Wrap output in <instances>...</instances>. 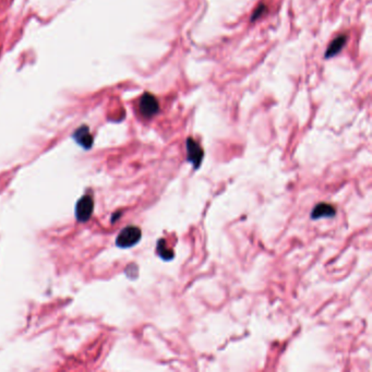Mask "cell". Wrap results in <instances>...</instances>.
Returning <instances> with one entry per match:
<instances>
[{"label": "cell", "mask_w": 372, "mask_h": 372, "mask_svg": "<svg viewBox=\"0 0 372 372\" xmlns=\"http://www.w3.org/2000/svg\"><path fill=\"white\" fill-rule=\"evenodd\" d=\"M142 237L141 229L137 226H128L119 232L116 238V245L119 248H131L140 241Z\"/></svg>", "instance_id": "1"}, {"label": "cell", "mask_w": 372, "mask_h": 372, "mask_svg": "<svg viewBox=\"0 0 372 372\" xmlns=\"http://www.w3.org/2000/svg\"><path fill=\"white\" fill-rule=\"evenodd\" d=\"M72 138L79 145L82 146L83 148H86V150H90L93 145V142H94L93 136L90 132V128L86 125L79 127L77 130L73 132Z\"/></svg>", "instance_id": "5"}, {"label": "cell", "mask_w": 372, "mask_h": 372, "mask_svg": "<svg viewBox=\"0 0 372 372\" xmlns=\"http://www.w3.org/2000/svg\"><path fill=\"white\" fill-rule=\"evenodd\" d=\"M266 10H267V8H266L265 4H263V3L260 4V6L258 7L256 11L254 12V14H252L251 21H252V22H255L256 20H258L259 18H261V17H262V14H264V13L266 12Z\"/></svg>", "instance_id": "9"}, {"label": "cell", "mask_w": 372, "mask_h": 372, "mask_svg": "<svg viewBox=\"0 0 372 372\" xmlns=\"http://www.w3.org/2000/svg\"><path fill=\"white\" fill-rule=\"evenodd\" d=\"M120 214H121L120 212H119V213H116V214H114V216H113V218H112V222L114 223V222H115V221L117 220L118 217H120Z\"/></svg>", "instance_id": "10"}, {"label": "cell", "mask_w": 372, "mask_h": 372, "mask_svg": "<svg viewBox=\"0 0 372 372\" xmlns=\"http://www.w3.org/2000/svg\"><path fill=\"white\" fill-rule=\"evenodd\" d=\"M347 41V36L346 35H340L337 36L333 42L330 44V46L327 47L326 52H325V58H332L336 56L339 54L343 47L345 46Z\"/></svg>", "instance_id": "7"}, {"label": "cell", "mask_w": 372, "mask_h": 372, "mask_svg": "<svg viewBox=\"0 0 372 372\" xmlns=\"http://www.w3.org/2000/svg\"><path fill=\"white\" fill-rule=\"evenodd\" d=\"M187 144V154H188V162H190L193 167L199 168L201 163L204 157V151L200 146L199 143L193 140L192 138H188L186 141Z\"/></svg>", "instance_id": "4"}, {"label": "cell", "mask_w": 372, "mask_h": 372, "mask_svg": "<svg viewBox=\"0 0 372 372\" xmlns=\"http://www.w3.org/2000/svg\"><path fill=\"white\" fill-rule=\"evenodd\" d=\"M139 109L143 117L152 118L160 112V104L157 98L151 93H144L139 102Z\"/></svg>", "instance_id": "2"}, {"label": "cell", "mask_w": 372, "mask_h": 372, "mask_svg": "<svg viewBox=\"0 0 372 372\" xmlns=\"http://www.w3.org/2000/svg\"><path fill=\"white\" fill-rule=\"evenodd\" d=\"M157 254L160 255V257L164 260H171L173 258L172 251H171L170 249H167L166 242H165V240H163V239L158 241V244H157Z\"/></svg>", "instance_id": "8"}, {"label": "cell", "mask_w": 372, "mask_h": 372, "mask_svg": "<svg viewBox=\"0 0 372 372\" xmlns=\"http://www.w3.org/2000/svg\"><path fill=\"white\" fill-rule=\"evenodd\" d=\"M94 211V201L91 196H83L77 202L76 217L80 223H86L90 220Z\"/></svg>", "instance_id": "3"}, {"label": "cell", "mask_w": 372, "mask_h": 372, "mask_svg": "<svg viewBox=\"0 0 372 372\" xmlns=\"http://www.w3.org/2000/svg\"><path fill=\"white\" fill-rule=\"evenodd\" d=\"M336 214L335 207L329 203H319L316 204L314 211L311 212L312 220H320V218H331Z\"/></svg>", "instance_id": "6"}]
</instances>
